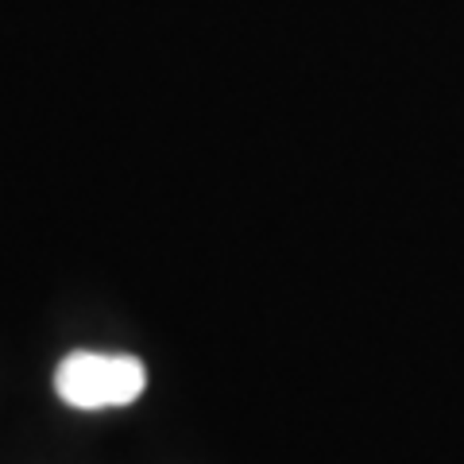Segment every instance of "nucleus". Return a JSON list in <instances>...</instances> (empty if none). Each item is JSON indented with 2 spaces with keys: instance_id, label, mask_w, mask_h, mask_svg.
Wrapping results in <instances>:
<instances>
[{
  "instance_id": "f257e3e1",
  "label": "nucleus",
  "mask_w": 464,
  "mask_h": 464,
  "mask_svg": "<svg viewBox=\"0 0 464 464\" xmlns=\"http://www.w3.org/2000/svg\"><path fill=\"white\" fill-rule=\"evenodd\" d=\"M148 387V368L124 353H70L54 372L58 399L74 411L128 406Z\"/></svg>"
}]
</instances>
